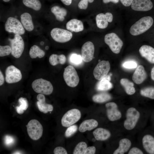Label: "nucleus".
<instances>
[{
  "label": "nucleus",
  "instance_id": "obj_24",
  "mask_svg": "<svg viewBox=\"0 0 154 154\" xmlns=\"http://www.w3.org/2000/svg\"><path fill=\"white\" fill-rule=\"evenodd\" d=\"M110 80V76L106 75L97 83L96 87V90L98 91H104L110 89L113 87Z\"/></svg>",
  "mask_w": 154,
  "mask_h": 154
},
{
  "label": "nucleus",
  "instance_id": "obj_3",
  "mask_svg": "<svg viewBox=\"0 0 154 154\" xmlns=\"http://www.w3.org/2000/svg\"><path fill=\"white\" fill-rule=\"evenodd\" d=\"M104 40L113 52L116 54L120 52L123 43L116 34L112 33L106 34Z\"/></svg>",
  "mask_w": 154,
  "mask_h": 154
},
{
  "label": "nucleus",
  "instance_id": "obj_50",
  "mask_svg": "<svg viewBox=\"0 0 154 154\" xmlns=\"http://www.w3.org/2000/svg\"><path fill=\"white\" fill-rule=\"evenodd\" d=\"M119 1V0H103V2L105 3H106L110 2H112L114 3H117Z\"/></svg>",
  "mask_w": 154,
  "mask_h": 154
},
{
  "label": "nucleus",
  "instance_id": "obj_53",
  "mask_svg": "<svg viewBox=\"0 0 154 154\" xmlns=\"http://www.w3.org/2000/svg\"><path fill=\"white\" fill-rule=\"evenodd\" d=\"M94 1V0H88V2L90 3H92Z\"/></svg>",
  "mask_w": 154,
  "mask_h": 154
},
{
  "label": "nucleus",
  "instance_id": "obj_14",
  "mask_svg": "<svg viewBox=\"0 0 154 154\" xmlns=\"http://www.w3.org/2000/svg\"><path fill=\"white\" fill-rule=\"evenodd\" d=\"M94 46L92 42L88 41L85 43L81 48V55L83 60L85 62L91 61L94 57Z\"/></svg>",
  "mask_w": 154,
  "mask_h": 154
},
{
  "label": "nucleus",
  "instance_id": "obj_54",
  "mask_svg": "<svg viewBox=\"0 0 154 154\" xmlns=\"http://www.w3.org/2000/svg\"><path fill=\"white\" fill-rule=\"evenodd\" d=\"M45 49L46 50H47L49 48V47L48 46H46L45 47Z\"/></svg>",
  "mask_w": 154,
  "mask_h": 154
},
{
  "label": "nucleus",
  "instance_id": "obj_47",
  "mask_svg": "<svg viewBox=\"0 0 154 154\" xmlns=\"http://www.w3.org/2000/svg\"><path fill=\"white\" fill-rule=\"evenodd\" d=\"M16 109L17 112L19 114H23L24 112V110L19 106L16 107Z\"/></svg>",
  "mask_w": 154,
  "mask_h": 154
},
{
  "label": "nucleus",
  "instance_id": "obj_38",
  "mask_svg": "<svg viewBox=\"0 0 154 154\" xmlns=\"http://www.w3.org/2000/svg\"><path fill=\"white\" fill-rule=\"evenodd\" d=\"M18 102L20 104L19 106L24 110H26L29 107V103L27 99L22 97L18 99Z\"/></svg>",
  "mask_w": 154,
  "mask_h": 154
},
{
  "label": "nucleus",
  "instance_id": "obj_18",
  "mask_svg": "<svg viewBox=\"0 0 154 154\" xmlns=\"http://www.w3.org/2000/svg\"><path fill=\"white\" fill-rule=\"evenodd\" d=\"M147 74L144 67L139 65L136 68L132 76V80L136 84L142 83L146 78Z\"/></svg>",
  "mask_w": 154,
  "mask_h": 154
},
{
  "label": "nucleus",
  "instance_id": "obj_9",
  "mask_svg": "<svg viewBox=\"0 0 154 154\" xmlns=\"http://www.w3.org/2000/svg\"><path fill=\"white\" fill-rule=\"evenodd\" d=\"M5 30L9 33L20 35L24 34L25 30L21 23L16 18L10 17L5 24Z\"/></svg>",
  "mask_w": 154,
  "mask_h": 154
},
{
  "label": "nucleus",
  "instance_id": "obj_35",
  "mask_svg": "<svg viewBox=\"0 0 154 154\" xmlns=\"http://www.w3.org/2000/svg\"><path fill=\"white\" fill-rule=\"evenodd\" d=\"M70 60L71 62L73 64L75 65H79L82 63L83 60L82 56L73 53L71 55Z\"/></svg>",
  "mask_w": 154,
  "mask_h": 154
},
{
  "label": "nucleus",
  "instance_id": "obj_52",
  "mask_svg": "<svg viewBox=\"0 0 154 154\" xmlns=\"http://www.w3.org/2000/svg\"><path fill=\"white\" fill-rule=\"evenodd\" d=\"M4 2H7L9 1L10 0H2Z\"/></svg>",
  "mask_w": 154,
  "mask_h": 154
},
{
  "label": "nucleus",
  "instance_id": "obj_13",
  "mask_svg": "<svg viewBox=\"0 0 154 154\" xmlns=\"http://www.w3.org/2000/svg\"><path fill=\"white\" fill-rule=\"evenodd\" d=\"M107 117L110 121H114L120 119L122 116L117 106L114 102H110L105 104Z\"/></svg>",
  "mask_w": 154,
  "mask_h": 154
},
{
  "label": "nucleus",
  "instance_id": "obj_27",
  "mask_svg": "<svg viewBox=\"0 0 154 154\" xmlns=\"http://www.w3.org/2000/svg\"><path fill=\"white\" fill-rule=\"evenodd\" d=\"M121 84L124 88L126 93L129 95H132L135 92L134 84L128 79L123 78L120 80Z\"/></svg>",
  "mask_w": 154,
  "mask_h": 154
},
{
  "label": "nucleus",
  "instance_id": "obj_43",
  "mask_svg": "<svg viewBox=\"0 0 154 154\" xmlns=\"http://www.w3.org/2000/svg\"><path fill=\"white\" fill-rule=\"evenodd\" d=\"M96 151V148L95 146H89L87 147L83 154H94L95 153Z\"/></svg>",
  "mask_w": 154,
  "mask_h": 154
},
{
  "label": "nucleus",
  "instance_id": "obj_2",
  "mask_svg": "<svg viewBox=\"0 0 154 154\" xmlns=\"http://www.w3.org/2000/svg\"><path fill=\"white\" fill-rule=\"evenodd\" d=\"M31 85L33 90L38 94L49 95L53 91V87L51 82L42 78L34 80Z\"/></svg>",
  "mask_w": 154,
  "mask_h": 154
},
{
  "label": "nucleus",
  "instance_id": "obj_45",
  "mask_svg": "<svg viewBox=\"0 0 154 154\" xmlns=\"http://www.w3.org/2000/svg\"><path fill=\"white\" fill-rule=\"evenodd\" d=\"M122 4L125 7L131 5L133 0H120Z\"/></svg>",
  "mask_w": 154,
  "mask_h": 154
},
{
  "label": "nucleus",
  "instance_id": "obj_33",
  "mask_svg": "<svg viewBox=\"0 0 154 154\" xmlns=\"http://www.w3.org/2000/svg\"><path fill=\"white\" fill-rule=\"evenodd\" d=\"M140 94L143 96L154 99V87H148L141 90Z\"/></svg>",
  "mask_w": 154,
  "mask_h": 154
},
{
  "label": "nucleus",
  "instance_id": "obj_29",
  "mask_svg": "<svg viewBox=\"0 0 154 154\" xmlns=\"http://www.w3.org/2000/svg\"><path fill=\"white\" fill-rule=\"evenodd\" d=\"M29 54L30 57L32 58H35L37 57L41 58L44 56L45 52L38 46L35 45L31 48L29 51Z\"/></svg>",
  "mask_w": 154,
  "mask_h": 154
},
{
  "label": "nucleus",
  "instance_id": "obj_16",
  "mask_svg": "<svg viewBox=\"0 0 154 154\" xmlns=\"http://www.w3.org/2000/svg\"><path fill=\"white\" fill-rule=\"evenodd\" d=\"M139 52L141 56L150 63L154 64V48L149 45H144L140 48Z\"/></svg>",
  "mask_w": 154,
  "mask_h": 154
},
{
  "label": "nucleus",
  "instance_id": "obj_15",
  "mask_svg": "<svg viewBox=\"0 0 154 154\" xmlns=\"http://www.w3.org/2000/svg\"><path fill=\"white\" fill-rule=\"evenodd\" d=\"M131 7L135 11H146L152 8L153 4L150 0H133Z\"/></svg>",
  "mask_w": 154,
  "mask_h": 154
},
{
  "label": "nucleus",
  "instance_id": "obj_55",
  "mask_svg": "<svg viewBox=\"0 0 154 154\" xmlns=\"http://www.w3.org/2000/svg\"><path fill=\"white\" fill-rule=\"evenodd\" d=\"M44 44V42L43 41H41L40 42V44L41 45H42Z\"/></svg>",
  "mask_w": 154,
  "mask_h": 154
},
{
  "label": "nucleus",
  "instance_id": "obj_39",
  "mask_svg": "<svg viewBox=\"0 0 154 154\" xmlns=\"http://www.w3.org/2000/svg\"><path fill=\"white\" fill-rule=\"evenodd\" d=\"M123 66L126 68L132 69L136 68L137 64L133 61H128L125 62L122 64Z\"/></svg>",
  "mask_w": 154,
  "mask_h": 154
},
{
  "label": "nucleus",
  "instance_id": "obj_17",
  "mask_svg": "<svg viewBox=\"0 0 154 154\" xmlns=\"http://www.w3.org/2000/svg\"><path fill=\"white\" fill-rule=\"evenodd\" d=\"M37 98L38 100L37 102V106L40 112L46 114L53 111V106L51 104L46 103L45 98L44 94H39L37 96Z\"/></svg>",
  "mask_w": 154,
  "mask_h": 154
},
{
  "label": "nucleus",
  "instance_id": "obj_23",
  "mask_svg": "<svg viewBox=\"0 0 154 154\" xmlns=\"http://www.w3.org/2000/svg\"><path fill=\"white\" fill-rule=\"evenodd\" d=\"M21 23L24 28L27 31H31L34 28V26L31 15L28 13H24L21 16Z\"/></svg>",
  "mask_w": 154,
  "mask_h": 154
},
{
  "label": "nucleus",
  "instance_id": "obj_40",
  "mask_svg": "<svg viewBox=\"0 0 154 154\" xmlns=\"http://www.w3.org/2000/svg\"><path fill=\"white\" fill-rule=\"evenodd\" d=\"M15 139L12 136L9 135H6L4 138V142L7 146H10L15 142Z\"/></svg>",
  "mask_w": 154,
  "mask_h": 154
},
{
  "label": "nucleus",
  "instance_id": "obj_11",
  "mask_svg": "<svg viewBox=\"0 0 154 154\" xmlns=\"http://www.w3.org/2000/svg\"><path fill=\"white\" fill-rule=\"evenodd\" d=\"M5 80L9 84L19 82L22 78L21 71L13 65L8 66L5 70Z\"/></svg>",
  "mask_w": 154,
  "mask_h": 154
},
{
  "label": "nucleus",
  "instance_id": "obj_25",
  "mask_svg": "<svg viewBox=\"0 0 154 154\" xmlns=\"http://www.w3.org/2000/svg\"><path fill=\"white\" fill-rule=\"evenodd\" d=\"M131 145V141L127 138L121 139L119 142L118 148L113 153L114 154H123L127 152Z\"/></svg>",
  "mask_w": 154,
  "mask_h": 154
},
{
  "label": "nucleus",
  "instance_id": "obj_22",
  "mask_svg": "<svg viewBox=\"0 0 154 154\" xmlns=\"http://www.w3.org/2000/svg\"><path fill=\"white\" fill-rule=\"evenodd\" d=\"M93 134L95 139L100 141L107 140L111 135V133L108 130L101 127L96 129L93 131Z\"/></svg>",
  "mask_w": 154,
  "mask_h": 154
},
{
  "label": "nucleus",
  "instance_id": "obj_34",
  "mask_svg": "<svg viewBox=\"0 0 154 154\" xmlns=\"http://www.w3.org/2000/svg\"><path fill=\"white\" fill-rule=\"evenodd\" d=\"M87 147V144L85 142L83 141L80 142L75 147L73 154H83Z\"/></svg>",
  "mask_w": 154,
  "mask_h": 154
},
{
  "label": "nucleus",
  "instance_id": "obj_4",
  "mask_svg": "<svg viewBox=\"0 0 154 154\" xmlns=\"http://www.w3.org/2000/svg\"><path fill=\"white\" fill-rule=\"evenodd\" d=\"M27 131L30 137L32 139L37 140L42 136L43 127L40 122L35 119H32L26 125Z\"/></svg>",
  "mask_w": 154,
  "mask_h": 154
},
{
  "label": "nucleus",
  "instance_id": "obj_32",
  "mask_svg": "<svg viewBox=\"0 0 154 154\" xmlns=\"http://www.w3.org/2000/svg\"><path fill=\"white\" fill-rule=\"evenodd\" d=\"M23 3L27 7L36 11L40 10L42 7L39 0H23Z\"/></svg>",
  "mask_w": 154,
  "mask_h": 154
},
{
  "label": "nucleus",
  "instance_id": "obj_30",
  "mask_svg": "<svg viewBox=\"0 0 154 154\" xmlns=\"http://www.w3.org/2000/svg\"><path fill=\"white\" fill-rule=\"evenodd\" d=\"M92 98L94 102L101 103L109 101L112 98V97L108 93H102L94 95Z\"/></svg>",
  "mask_w": 154,
  "mask_h": 154
},
{
  "label": "nucleus",
  "instance_id": "obj_8",
  "mask_svg": "<svg viewBox=\"0 0 154 154\" xmlns=\"http://www.w3.org/2000/svg\"><path fill=\"white\" fill-rule=\"evenodd\" d=\"M63 78L65 82L69 86L74 87L79 83V78L77 72L72 66L69 65L64 68Z\"/></svg>",
  "mask_w": 154,
  "mask_h": 154
},
{
  "label": "nucleus",
  "instance_id": "obj_12",
  "mask_svg": "<svg viewBox=\"0 0 154 154\" xmlns=\"http://www.w3.org/2000/svg\"><path fill=\"white\" fill-rule=\"evenodd\" d=\"M110 68V64L108 61H100L94 70L93 74L94 78L98 80H101L107 75Z\"/></svg>",
  "mask_w": 154,
  "mask_h": 154
},
{
  "label": "nucleus",
  "instance_id": "obj_26",
  "mask_svg": "<svg viewBox=\"0 0 154 154\" xmlns=\"http://www.w3.org/2000/svg\"><path fill=\"white\" fill-rule=\"evenodd\" d=\"M51 12L54 15L56 19L58 21H64L67 14V11L65 8L58 6H54L51 9Z\"/></svg>",
  "mask_w": 154,
  "mask_h": 154
},
{
  "label": "nucleus",
  "instance_id": "obj_44",
  "mask_svg": "<svg viewBox=\"0 0 154 154\" xmlns=\"http://www.w3.org/2000/svg\"><path fill=\"white\" fill-rule=\"evenodd\" d=\"M143 151L139 148L133 147L131 148L128 153V154H143Z\"/></svg>",
  "mask_w": 154,
  "mask_h": 154
},
{
  "label": "nucleus",
  "instance_id": "obj_6",
  "mask_svg": "<svg viewBox=\"0 0 154 154\" xmlns=\"http://www.w3.org/2000/svg\"><path fill=\"white\" fill-rule=\"evenodd\" d=\"M126 119L124 123L125 128L127 130H131L135 126L139 118L140 114L135 108H128L126 112Z\"/></svg>",
  "mask_w": 154,
  "mask_h": 154
},
{
  "label": "nucleus",
  "instance_id": "obj_37",
  "mask_svg": "<svg viewBox=\"0 0 154 154\" xmlns=\"http://www.w3.org/2000/svg\"><path fill=\"white\" fill-rule=\"evenodd\" d=\"M12 49L9 45L0 46V56L3 57L8 55L11 53Z\"/></svg>",
  "mask_w": 154,
  "mask_h": 154
},
{
  "label": "nucleus",
  "instance_id": "obj_21",
  "mask_svg": "<svg viewBox=\"0 0 154 154\" xmlns=\"http://www.w3.org/2000/svg\"><path fill=\"white\" fill-rule=\"evenodd\" d=\"M98 125V122L94 119H86L81 123L79 127V131L82 133L90 131L96 127Z\"/></svg>",
  "mask_w": 154,
  "mask_h": 154
},
{
  "label": "nucleus",
  "instance_id": "obj_46",
  "mask_svg": "<svg viewBox=\"0 0 154 154\" xmlns=\"http://www.w3.org/2000/svg\"><path fill=\"white\" fill-rule=\"evenodd\" d=\"M106 19L108 22L111 23L113 20V16L110 13L107 12L105 14Z\"/></svg>",
  "mask_w": 154,
  "mask_h": 154
},
{
  "label": "nucleus",
  "instance_id": "obj_48",
  "mask_svg": "<svg viewBox=\"0 0 154 154\" xmlns=\"http://www.w3.org/2000/svg\"><path fill=\"white\" fill-rule=\"evenodd\" d=\"M4 82V79L3 75L1 72L0 71V85H2Z\"/></svg>",
  "mask_w": 154,
  "mask_h": 154
},
{
  "label": "nucleus",
  "instance_id": "obj_28",
  "mask_svg": "<svg viewBox=\"0 0 154 154\" xmlns=\"http://www.w3.org/2000/svg\"><path fill=\"white\" fill-rule=\"evenodd\" d=\"M66 58L65 56L63 54L57 55L53 54L51 55L49 59L50 64L53 66H55L58 64H64L66 62Z\"/></svg>",
  "mask_w": 154,
  "mask_h": 154
},
{
  "label": "nucleus",
  "instance_id": "obj_10",
  "mask_svg": "<svg viewBox=\"0 0 154 154\" xmlns=\"http://www.w3.org/2000/svg\"><path fill=\"white\" fill-rule=\"evenodd\" d=\"M50 35L54 41L60 43H64L69 41L73 36L70 31L58 28L53 29L51 31Z\"/></svg>",
  "mask_w": 154,
  "mask_h": 154
},
{
  "label": "nucleus",
  "instance_id": "obj_51",
  "mask_svg": "<svg viewBox=\"0 0 154 154\" xmlns=\"http://www.w3.org/2000/svg\"><path fill=\"white\" fill-rule=\"evenodd\" d=\"M151 76L152 79L154 81V67H153L151 70Z\"/></svg>",
  "mask_w": 154,
  "mask_h": 154
},
{
  "label": "nucleus",
  "instance_id": "obj_31",
  "mask_svg": "<svg viewBox=\"0 0 154 154\" xmlns=\"http://www.w3.org/2000/svg\"><path fill=\"white\" fill-rule=\"evenodd\" d=\"M96 20L97 27L101 29H104L108 26V23L105 14L99 13L96 16Z\"/></svg>",
  "mask_w": 154,
  "mask_h": 154
},
{
  "label": "nucleus",
  "instance_id": "obj_5",
  "mask_svg": "<svg viewBox=\"0 0 154 154\" xmlns=\"http://www.w3.org/2000/svg\"><path fill=\"white\" fill-rule=\"evenodd\" d=\"M81 114L79 110L74 108L67 111L62 116L61 123L62 125L66 127L74 125L80 119Z\"/></svg>",
  "mask_w": 154,
  "mask_h": 154
},
{
  "label": "nucleus",
  "instance_id": "obj_20",
  "mask_svg": "<svg viewBox=\"0 0 154 154\" xmlns=\"http://www.w3.org/2000/svg\"><path fill=\"white\" fill-rule=\"evenodd\" d=\"M66 29L70 31L78 32L84 29V25L81 21L76 19H71L67 22Z\"/></svg>",
  "mask_w": 154,
  "mask_h": 154
},
{
  "label": "nucleus",
  "instance_id": "obj_1",
  "mask_svg": "<svg viewBox=\"0 0 154 154\" xmlns=\"http://www.w3.org/2000/svg\"><path fill=\"white\" fill-rule=\"evenodd\" d=\"M153 19L150 16L143 17L131 26L129 32L133 36L140 35L148 30L153 25Z\"/></svg>",
  "mask_w": 154,
  "mask_h": 154
},
{
  "label": "nucleus",
  "instance_id": "obj_7",
  "mask_svg": "<svg viewBox=\"0 0 154 154\" xmlns=\"http://www.w3.org/2000/svg\"><path fill=\"white\" fill-rule=\"evenodd\" d=\"M12 49L11 55L16 58H19L24 49V42L20 35L15 34L13 39L9 38Z\"/></svg>",
  "mask_w": 154,
  "mask_h": 154
},
{
  "label": "nucleus",
  "instance_id": "obj_36",
  "mask_svg": "<svg viewBox=\"0 0 154 154\" xmlns=\"http://www.w3.org/2000/svg\"><path fill=\"white\" fill-rule=\"evenodd\" d=\"M78 129V126L76 125L68 127L65 131V136L67 138L71 137L77 131Z\"/></svg>",
  "mask_w": 154,
  "mask_h": 154
},
{
  "label": "nucleus",
  "instance_id": "obj_19",
  "mask_svg": "<svg viewBox=\"0 0 154 154\" xmlns=\"http://www.w3.org/2000/svg\"><path fill=\"white\" fill-rule=\"evenodd\" d=\"M143 147L149 154H154V137L151 135L147 134L142 138Z\"/></svg>",
  "mask_w": 154,
  "mask_h": 154
},
{
  "label": "nucleus",
  "instance_id": "obj_42",
  "mask_svg": "<svg viewBox=\"0 0 154 154\" xmlns=\"http://www.w3.org/2000/svg\"><path fill=\"white\" fill-rule=\"evenodd\" d=\"M88 0H81L78 4L79 8L82 9H86L88 5Z\"/></svg>",
  "mask_w": 154,
  "mask_h": 154
},
{
  "label": "nucleus",
  "instance_id": "obj_49",
  "mask_svg": "<svg viewBox=\"0 0 154 154\" xmlns=\"http://www.w3.org/2000/svg\"><path fill=\"white\" fill-rule=\"evenodd\" d=\"M60 1L65 5H69L71 4L72 0H60Z\"/></svg>",
  "mask_w": 154,
  "mask_h": 154
},
{
  "label": "nucleus",
  "instance_id": "obj_41",
  "mask_svg": "<svg viewBox=\"0 0 154 154\" xmlns=\"http://www.w3.org/2000/svg\"><path fill=\"white\" fill-rule=\"evenodd\" d=\"M53 153L54 154H67L66 150L64 147L58 146L56 147L54 149Z\"/></svg>",
  "mask_w": 154,
  "mask_h": 154
}]
</instances>
